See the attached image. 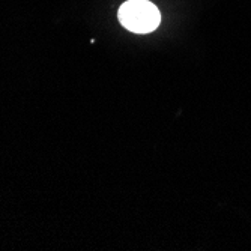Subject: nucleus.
Listing matches in <instances>:
<instances>
[{"mask_svg":"<svg viewBox=\"0 0 251 251\" xmlns=\"http://www.w3.org/2000/svg\"><path fill=\"white\" fill-rule=\"evenodd\" d=\"M121 25L134 33H149L159 26L161 14L149 0H128L119 8Z\"/></svg>","mask_w":251,"mask_h":251,"instance_id":"obj_1","label":"nucleus"}]
</instances>
